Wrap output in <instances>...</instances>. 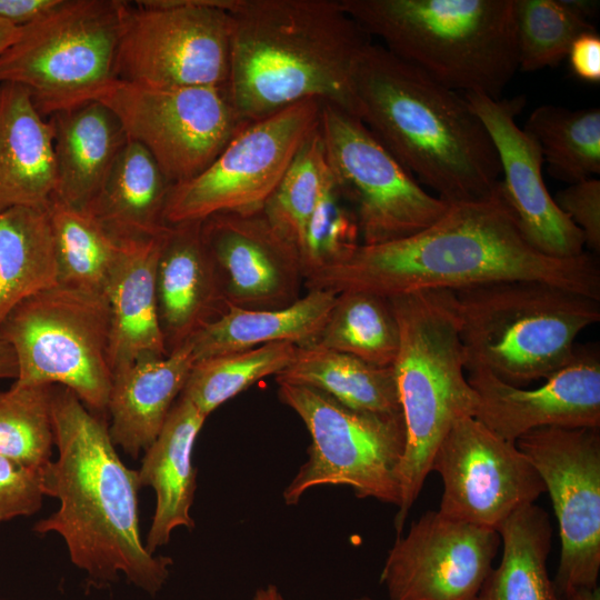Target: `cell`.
Here are the masks:
<instances>
[{"instance_id":"obj_1","label":"cell","mask_w":600,"mask_h":600,"mask_svg":"<svg viewBox=\"0 0 600 600\" xmlns=\"http://www.w3.org/2000/svg\"><path fill=\"white\" fill-rule=\"evenodd\" d=\"M508 280H540L600 300L594 254L557 259L523 234L501 180L482 199L451 203L428 228L403 239L361 244L344 262L304 279L308 290L363 291L391 298Z\"/></svg>"},{"instance_id":"obj_2","label":"cell","mask_w":600,"mask_h":600,"mask_svg":"<svg viewBox=\"0 0 600 600\" xmlns=\"http://www.w3.org/2000/svg\"><path fill=\"white\" fill-rule=\"evenodd\" d=\"M51 408L59 456L40 474L44 496L58 499L59 508L33 531L63 539L87 587L104 588L123 576L156 596L173 560L150 553L141 539L137 471L118 456L106 420L70 389L54 384Z\"/></svg>"},{"instance_id":"obj_3","label":"cell","mask_w":600,"mask_h":600,"mask_svg":"<svg viewBox=\"0 0 600 600\" xmlns=\"http://www.w3.org/2000/svg\"><path fill=\"white\" fill-rule=\"evenodd\" d=\"M231 21L227 89L252 122L308 99L358 118L357 62L372 42L340 0H223Z\"/></svg>"},{"instance_id":"obj_4","label":"cell","mask_w":600,"mask_h":600,"mask_svg":"<svg viewBox=\"0 0 600 600\" xmlns=\"http://www.w3.org/2000/svg\"><path fill=\"white\" fill-rule=\"evenodd\" d=\"M358 118L392 156L448 204L490 196L501 168L464 96L370 43L352 78Z\"/></svg>"},{"instance_id":"obj_5","label":"cell","mask_w":600,"mask_h":600,"mask_svg":"<svg viewBox=\"0 0 600 600\" xmlns=\"http://www.w3.org/2000/svg\"><path fill=\"white\" fill-rule=\"evenodd\" d=\"M370 37L440 84L500 99L519 69L514 0H340Z\"/></svg>"},{"instance_id":"obj_6","label":"cell","mask_w":600,"mask_h":600,"mask_svg":"<svg viewBox=\"0 0 600 600\" xmlns=\"http://www.w3.org/2000/svg\"><path fill=\"white\" fill-rule=\"evenodd\" d=\"M388 299L399 331L392 368L406 427L393 521L400 533L437 448L458 419L474 416L477 394L466 374L454 291L430 289Z\"/></svg>"},{"instance_id":"obj_7","label":"cell","mask_w":600,"mask_h":600,"mask_svg":"<svg viewBox=\"0 0 600 600\" xmlns=\"http://www.w3.org/2000/svg\"><path fill=\"white\" fill-rule=\"evenodd\" d=\"M466 370L482 369L523 388L576 354V339L600 320V300L540 280L454 291Z\"/></svg>"},{"instance_id":"obj_8","label":"cell","mask_w":600,"mask_h":600,"mask_svg":"<svg viewBox=\"0 0 600 600\" xmlns=\"http://www.w3.org/2000/svg\"><path fill=\"white\" fill-rule=\"evenodd\" d=\"M126 2L62 0L0 53V84L24 87L43 117L98 100L117 80Z\"/></svg>"},{"instance_id":"obj_9","label":"cell","mask_w":600,"mask_h":600,"mask_svg":"<svg viewBox=\"0 0 600 600\" xmlns=\"http://www.w3.org/2000/svg\"><path fill=\"white\" fill-rule=\"evenodd\" d=\"M0 334L17 354L13 383L62 386L90 411H107L112 372L106 294L56 284L17 304Z\"/></svg>"},{"instance_id":"obj_10","label":"cell","mask_w":600,"mask_h":600,"mask_svg":"<svg viewBox=\"0 0 600 600\" xmlns=\"http://www.w3.org/2000/svg\"><path fill=\"white\" fill-rule=\"evenodd\" d=\"M279 399L306 424L308 459L283 491L287 506L324 484L348 486L360 499L399 506V470L406 448L402 413L349 408L329 394L300 384L278 382Z\"/></svg>"},{"instance_id":"obj_11","label":"cell","mask_w":600,"mask_h":600,"mask_svg":"<svg viewBox=\"0 0 600 600\" xmlns=\"http://www.w3.org/2000/svg\"><path fill=\"white\" fill-rule=\"evenodd\" d=\"M230 39L223 0L127 1L117 80L161 88L227 86Z\"/></svg>"},{"instance_id":"obj_12","label":"cell","mask_w":600,"mask_h":600,"mask_svg":"<svg viewBox=\"0 0 600 600\" xmlns=\"http://www.w3.org/2000/svg\"><path fill=\"white\" fill-rule=\"evenodd\" d=\"M321 102L308 99L247 123L198 176L172 184L167 226L218 213L261 211L304 141L318 129Z\"/></svg>"},{"instance_id":"obj_13","label":"cell","mask_w":600,"mask_h":600,"mask_svg":"<svg viewBox=\"0 0 600 600\" xmlns=\"http://www.w3.org/2000/svg\"><path fill=\"white\" fill-rule=\"evenodd\" d=\"M319 132L332 178L356 214L361 244L410 237L448 209L359 118L321 102Z\"/></svg>"},{"instance_id":"obj_14","label":"cell","mask_w":600,"mask_h":600,"mask_svg":"<svg viewBox=\"0 0 600 600\" xmlns=\"http://www.w3.org/2000/svg\"><path fill=\"white\" fill-rule=\"evenodd\" d=\"M172 183L203 171L249 122L227 86L161 88L116 80L99 97Z\"/></svg>"},{"instance_id":"obj_15","label":"cell","mask_w":600,"mask_h":600,"mask_svg":"<svg viewBox=\"0 0 600 600\" xmlns=\"http://www.w3.org/2000/svg\"><path fill=\"white\" fill-rule=\"evenodd\" d=\"M516 444L542 479L558 521V593L562 598L572 588L598 586L600 428H540Z\"/></svg>"},{"instance_id":"obj_16","label":"cell","mask_w":600,"mask_h":600,"mask_svg":"<svg viewBox=\"0 0 600 600\" xmlns=\"http://www.w3.org/2000/svg\"><path fill=\"white\" fill-rule=\"evenodd\" d=\"M442 480V514L498 531L516 510L534 503L546 488L516 442L473 417L458 419L431 463Z\"/></svg>"},{"instance_id":"obj_17","label":"cell","mask_w":600,"mask_h":600,"mask_svg":"<svg viewBox=\"0 0 600 600\" xmlns=\"http://www.w3.org/2000/svg\"><path fill=\"white\" fill-rule=\"evenodd\" d=\"M500 543L493 529L429 510L398 536L380 582L390 600H474Z\"/></svg>"},{"instance_id":"obj_18","label":"cell","mask_w":600,"mask_h":600,"mask_svg":"<svg viewBox=\"0 0 600 600\" xmlns=\"http://www.w3.org/2000/svg\"><path fill=\"white\" fill-rule=\"evenodd\" d=\"M462 94L492 140L503 176L504 197L528 241L557 259L584 253L582 232L559 209L546 187L539 144L516 122L526 106V97L493 99L481 93Z\"/></svg>"},{"instance_id":"obj_19","label":"cell","mask_w":600,"mask_h":600,"mask_svg":"<svg viewBox=\"0 0 600 600\" xmlns=\"http://www.w3.org/2000/svg\"><path fill=\"white\" fill-rule=\"evenodd\" d=\"M477 394L473 418L516 442L540 428H600V354L579 347L573 359L536 389L510 386L490 372H467Z\"/></svg>"},{"instance_id":"obj_20","label":"cell","mask_w":600,"mask_h":600,"mask_svg":"<svg viewBox=\"0 0 600 600\" xmlns=\"http://www.w3.org/2000/svg\"><path fill=\"white\" fill-rule=\"evenodd\" d=\"M201 233L229 303L278 309L300 298L304 276L299 250L262 211L211 216L201 221Z\"/></svg>"},{"instance_id":"obj_21","label":"cell","mask_w":600,"mask_h":600,"mask_svg":"<svg viewBox=\"0 0 600 600\" xmlns=\"http://www.w3.org/2000/svg\"><path fill=\"white\" fill-rule=\"evenodd\" d=\"M156 291L168 354L227 310L223 282L202 238L201 221L168 226L163 232Z\"/></svg>"},{"instance_id":"obj_22","label":"cell","mask_w":600,"mask_h":600,"mask_svg":"<svg viewBox=\"0 0 600 600\" xmlns=\"http://www.w3.org/2000/svg\"><path fill=\"white\" fill-rule=\"evenodd\" d=\"M56 187L50 120L24 87L0 84V212L13 207L47 210Z\"/></svg>"},{"instance_id":"obj_23","label":"cell","mask_w":600,"mask_h":600,"mask_svg":"<svg viewBox=\"0 0 600 600\" xmlns=\"http://www.w3.org/2000/svg\"><path fill=\"white\" fill-rule=\"evenodd\" d=\"M206 419L188 399L180 396L158 437L144 450L137 473L140 488L150 487L156 493L154 513L144 542L146 549L152 554L169 543L174 529L194 528V520L190 516L197 488L192 453Z\"/></svg>"},{"instance_id":"obj_24","label":"cell","mask_w":600,"mask_h":600,"mask_svg":"<svg viewBox=\"0 0 600 600\" xmlns=\"http://www.w3.org/2000/svg\"><path fill=\"white\" fill-rule=\"evenodd\" d=\"M194 363L188 342L164 358H146L112 373L107 411L113 444L137 458L158 437Z\"/></svg>"},{"instance_id":"obj_25","label":"cell","mask_w":600,"mask_h":600,"mask_svg":"<svg viewBox=\"0 0 600 600\" xmlns=\"http://www.w3.org/2000/svg\"><path fill=\"white\" fill-rule=\"evenodd\" d=\"M48 119L57 168L52 199L87 211L129 138L114 112L99 100L58 111Z\"/></svg>"},{"instance_id":"obj_26","label":"cell","mask_w":600,"mask_h":600,"mask_svg":"<svg viewBox=\"0 0 600 600\" xmlns=\"http://www.w3.org/2000/svg\"><path fill=\"white\" fill-rule=\"evenodd\" d=\"M162 234L122 243V257L106 293L110 309L109 363L112 373L141 359L168 356L156 291Z\"/></svg>"},{"instance_id":"obj_27","label":"cell","mask_w":600,"mask_h":600,"mask_svg":"<svg viewBox=\"0 0 600 600\" xmlns=\"http://www.w3.org/2000/svg\"><path fill=\"white\" fill-rule=\"evenodd\" d=\"M172 183L153 157L128 139L87 212L120 243L162 234Z\"/></svg>"},{"instance_id":"obj_28","label":"cell","mask_w":600,"mask_h":600,"mask_svg":"<svg viewBox=\"0 0 600 600\" xmlns=\"http://www.w3.org/2000/svg\"><path fill=\"white\" fill-rule=\"evenodd\" d=\"M337 296L330 290L311 289L293 303L278 309H247L228 303L218 319L187 342L194 361L274 342L314 344Z\"/></svg>"},{"instance_id":"obj_29","label":"cell","mask_w":600,"mask_h":600,"mask_svg":"<svg viewBox=\"0 0 600 600\" xmlns=\"http://www.w3.org/2000/svg\"><path fill=\"white\" fill-rule=\"evenodd\" d=\"M502 554L474 600H562L549 578V514L534 503L516 510L498 529Z\"/></svg>"},{"instance_id":"obj_30","label":"cell","mask_w":600,"mask_h":600,"mask_svg":"<svg viewBox=\"0 0 600 600\" xmlns=\"http://www.w3.org/2000/svg\"><path fill=\"white\" fill-rule=\"evenodd\" d=\"M276 380L320 390L356 410L402 413L392 366H376L317 344L298 347Z\"/></svg>"},{"instance_id":"obj_31","label":"cell","mask_w":600,"mask_h":600,"mask_svg":"<svg viewBox=\"0 0 600 600\" xmlns=\"http://www.w3.org/2000/svg\"><path fill=\"white\" fill-rule=\"evenodd\" d=\"M57 284V260L47 210L0 212V324L21 301Z\"/></svg>"},{"instance_id":"obj_32","label":"cell","mask_w":600,"mask_h":600,"mask_svg":"<svg viewBox=\"0 0 600 600\" xmlns=\"http://www.w3.org/2000/svg\"><path fill=\"white\" fill-rule=\"evenodd\" d=\"M57 260V284L106 294L123 246L87 212L56 199L47 209Z\"/></svg>"},{"instance_id":"obj_33","label":"cell","mask_w":600,"mask_h":600,"mask_svg":"<svg viewBox=\"0 0 600 600\" xmlns=\"http://www.w3.org/2000/svg\"><path fill=\"white\" fill-rule=\"evenodd\" d=\"M539 144L550 174L576 183L600 173V110L543 104L523 128Z\"/></svg>"},{"instance_id":"obj_34","label":"cell","mask_w":600,"mask_h":600,"mask_svg":"<svg viewBox=\"0 0 600 600\" xmlns=\"http://www.w3.org/2000/svg\"><path fill=\"white\" fill-rule=\"evenodd\" d=\"M314 344L391 367L398 352L399 331L389 299L363 291L338 293Z\"/></svg>"},{"instance_id":"obj_35","label":"cell","mask_w":600,"mask_h":600,"mask_svg":"<svg viewBox=\"0 0 600 600\" xmlns=\"http://www.w3.org/2000/svg\"><path fill=\"white\" fill-rule=\"evenodd\" d=\"M297 349L291 342H274L194 361L180 396L208 417L260 379L279 374Z\"/></svg>"},{"instance_id":"obj_36","label":"cell","mask_w":600,"mask_h":600,"mask_svg":"<svg viewBox=\"0 0 600 600\" xmlns=\"http://www.w3.org/2000/svg\"><path fill=\"white\" fill-rule=\"evenodd\" d=\"M331 177L318 127L304 141L261 210L269 223L296 246L299 253L309 218Z\"/></svg>"},{"instance_id":"obj_37","label":"cell","mask_w":600,"mask_h":600,"mask_svg":"<svg viewBox=\"0 0 600 600\" xmlns=\"http://www.w3.org/2000/svg\"><path fill=\"white\" fill-rule=\"evenodd\" d=\"M54 384L12 386L0 392V454L41 470L54 443Z\"/></svg>"},{"instance_id":"obj_38","label":"cell","mask_w":600,"mask_h":600,"mask_svg":"<svg viewBox=\"0 0 600 600\" xmlns=\"http://www.w3.org/2000/svg\"><path fill=\"white\" fill-rule=\"evenodd\" d=\"M514 19L519 69L526 72L557 66L578 37L596 31L562 0H514Z\"/></svg>"},{"instance_id":"obj_39","label":"cell","mask_w":600,"mask_h":600,"mask_svg":"<svg viewBox=\"0 0 600 600\" xmlns=\"http://www.w3.org/2000/svg\"><path fill=\"white\" fill-rule=\"evenodd\" d=\"M360 246L353 209L331 177L304 230L300 249L304 279L347 261Z\"/></svg>"},{"instance_id":"obj_40","label":"cell","mask_w":600,"mask_h":600,"mask_svg":"<svg viewBox=\"0 0 600 600\" xmlns=\"http://www.w3.org/2000/svg\"><path fill=\"white\" fill-rule=\"evenodd\" d=\"M43 497L40 470L0 454V522L34 514Z\"/></svg>"},{"instance_id":"obj_41","label":"cell","mask_w":600,"mask_h":600,"mask_svg":"<svg viewBox=\"0 0 600 600\" xmlns=\"http://www.w3.org/2000/svg\"><path fill=\"white\" fill-rule=\"evenodd\" d=\"M559 209L580 229L584 246L600 252V181L589 178L558 191L553 198Z\"/></svg>"},{"instance_id":"obj_42","label":"cell","mask_w":600,"mask_h":600,"mask_svg":"<svg viewBox=\"0 0 600 600\" xmlns=\"http://www.w3.org/2000/svg\"><path fill=\"white\" fill-rule=\"evenodd\" d=\"M567 57L572 72L579 79L600 82V37L596 31L578 37Z\"/></svg>"},{"instance_id":"obj_43","label":"cell","mask_w":600,"mask_h":600,"mask_svg":"<svg viewBox=\"0 0 600 600\" xmlns=\"http://www.w3.org/2000/svg\"><path fill=\"white\" fill-rule=\"evenodd\" d=\"M62 0H0V20L23 28L43 18Z\"/></svg>"},{"instance_id":"obj_44","label":"cell","mask_w":600,"mask_h":600,"mask_svg":"<svg viewBox=\"0 0 600 600\" xmlns=\"http://www.w3.org/2000/svg\"><path fill=\"white\" fill-rule=\"evenodd\" d=\"M19 366L13 347L0 334V379H17Z\"/></svg>"},{"instance_id":"obj_45","label":"cell","mask_w":600,"mask_h":600,"mask_svg":"<svg viewBox=\"0 0 600 600\" xmlns=\"http://www.w3.org/2000/svg\"><path fill=\"white\" fill-rule=\"evenodd\" d=\"M563 3L580 17L588 20L598 13L599 1L593 0H562Z\"/></svg>"},{"instance_id":"obj_46","label":"cell","mask_w":600,"mask_h":600,"mask_svg":"<svg viewBox=\"0 0 600 600\" xmlns=\"http://www.w3.org/2000/svg\"><path fill=\"white\" fill-rule=\"evenodd\" d=\"M562 600H600V587H578L568 590Z\"/></svg>"},{"instance_id":"obj_47","label":"cell","mask_w":600,"mask_h":600,"mask_svg":"<svg viewBox=\"0 0 600 600\" xmlns=\"http://www.w3.org/2000/svg\"><path fill=\"white\" fill-rule=\"evenodd\" d=\"M19 32L20 28H16L0 20V53L16 41Z\"/></svg>"},{"instance_id":"obj_48","label":"cell","mask_w":600,"mask_h":600,"mask_svg":"<svg viewBox=\"0 0 600 600\" xmlns=\"http://www.w3.org/2000/svg\"><path fill=\"white\" fill-rule=\"evenodd\" d=\"M251 600H284L274 584L258 588Z\"/></svg>"},{"instance_id":"obj_49","label":"cell","mask_w":600,"mask_h":600,"mask_svg":"<svg viewBox=\"0 0 600 600\" xmlns=\"http://www.w3.org/2000/svg\"><path fill=\"white\" fill-rule=\"evenodd\" d=\"M353 600H374V599H372V598L369 597V596H361V597L354 598Z\"/></svg>"},{"instance_id":"obj_50","label":"cell","mask_w":600,"mask_h":600,"mask_svg":"<svg viewBox=\"0 0 600 600\" xmlns=\"http://www.w3.org/2000/svg\"><path fill=\"white\" fill-rule=\"evenodd\" d=\"M0 600H2V599H0Z\"/></svg>"}]
</instances>
